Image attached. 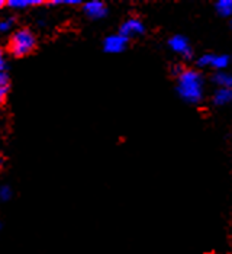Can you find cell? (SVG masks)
<instances>
[{
	"mask_svg": "<svg viewBox=\"0 0 232 254\" xmlns=\"http://www.w3.org/2000/svg\"><path fill=\"white\" fill-rule=\"evenodd\" d=\"M177 92L187 103H199L203 99V77L199 71L184 68L177 77Z\"/></svg>",
	"mask_w": 232,
	"mask_h": 254,
	"instance_id": "1",
	"label": "cell"
},
{
	"mask_svg": "<svg viewBox=\"0 0 232 254\" xmlns=\"http://www.w3.org/2000/svg\"><path fill=\"white\" fill-rule=\"evenodd\" d=\"M37 48V38L29 29H19L9 41L7 50L15 57H25Z\"/></svg>",
	"mask_w": 232,
	"mask_h": 254,
	"instance_id": "2",
	"label": "cell"
},
{
	"mask_svg": "<svg viewBox=\"0 0 232 254\" xmlns=\"http://www.w3.org/2000/svg\"><path fill=\"white\" fill-rule=\"evenodd\" d=\"M145 32V26L138 18H129L126 19L119 28V34L125 38H134V37H139Z\"/></svg>",
	"mask_w": 232,
	"mask_h": 254,
	"instance_id": "3",
	"label": "cell"
},
{
	"mask_svg": "<svg viewBox=\"0 0 232 254\" xmlns=\"http://www.w3.org/2000/svg\"><path fill=\"white\" fill-rule=\"evenodd\" d=\"M169 47L173 50L175 54H180L183 59H192L193 57V50L189 44V41L183 35H174L169 39Z\"/></svg>",
	"mask_w": 232,
	"mask_h": 254,
	"instance_id": "4",
	"label": "cell"
},
{
	"mask_svg": "<svg viewBox=\"0 0 232 254\" xmlns=\"http://www.w3.org/2000/svg\"><path fill=\"white\" fill-rule=\"evenodd\" d=\"M128 41L129 39L122 37L120 34H115V35H111L103 41V48L106 53H111V54H119L122 53L126 47H128Z\"/></svg>",
	"mask_w": 232,
	"mask_h": 254,
	"instance_id": "5",
	"label": "cell"
},
{
	"mask_svg": "<svg viewBox=\"0 0 232 254\" xmlns=\"http://www.w3.org/2000/svg\"><path fill=\"white\" fill-rule=\"evenodd\" d=\"M84 13L90 18V19H102L108 15V7L105 6V3L99 1V0H93V1H87L83 6Z\"/></svg>",
	"mask_w": 232,
	"mask_h": 254,
	"instance_id": "6",
	"label": "cell"
},
{
	"mask_svg": "<svg viewBox=\"0 0 232 254\" xmlns=\"http://www.w3.org/2000/svg\"><path fill=\"white\" fill-rule=\"evenodd\" d=\"M231 102L232 89H230V87H219L213 95V103L218 105V106H222V105H227V103H231Z\"/></svg>",
	"mask_w": 232,
	"mask_h": 254,
	"instance_id": "7",
	"label": "cell"
},
{
	"mask_svg": "<svg viewBox=\"0 0 232 254\" xmlns=\"http://www.w3.org/2000/svg\"><path fill=\"white\" fill-rule=\"evenodd\" d=\"M215 9H216L218 15H221L224 18H230V16H232V0H219V1H216Z\"/></svg>",
	"mask_w": 232,
	"mask_h": 254,
	"instance_id": "8",
	"label": "cell"
},
{
	"mask_svg": "<svg viewBox=\"0 0 232 254\" xmlns=\"http://www.w3.org/2000/svg\"><path fill=\"white\" fill-rule=\"evenodd\" d=\"M212 80L219 87H230L232 89V76L225 71H216Z\"/></svg>",
	"mask_w": 232,
	"mask_h": 254,
	"instance_id": "9",
	"label": "cell"
},
{
	"mask_svg": "<svg viewBox=\"0 0 232 254\" xmlns=\"http://www.w3.org/2000/svg\"><path fill=\"white\" fill-rule=\"evenodd\" d=\"M230 65V57L228 56H224V54H213L212 59V68L218 70V71H224L227 67Z\"/></svg>",
	"mask_w": 232,
	"mask_h": 254,
	"instance_id": "10",
	"label": "cell"
},
{
	"mask_svg": "<svg viewBox=\"0 0 232 254\" xmlns=\"http://www.w3.org/2000/svg\"><path fill=\"white\" fill-rule=\"evenodd\" d=\"M45 1L42 0H9L7 4L13 9H25L28 6H37V4H42Z\"/></svg>",
	"mask_w": 232,
	"mask_h": 254,
	"instance_id": "11",
	"label": "cell"
},
{
	"mask_svg": "<svg viewBox=\"0 0 232 254\" xmlns=\"http://www.w3.org/2000/svg\"><path fill=\"white\" fill-rule=\"evenodd\" d=\"M212 59L213 54H205V56H202L200 59H197L196 64H197L199 67H211V65H212Z\"/></svg>",
	"mask_w": 232,
	"mask_h": 254,
	"instance_id": "12",
	"label": "cell"
},
{
	"mask_svg": "<svg viewBox=\"0 0 232 254\" xmlns=\"http://www.w3.org/2000/svg\"><path fill=\"white\" fill-rule=\"evenodd\" d=\"M13 22H15V18H9V19L0 22V31H1V32H6V31H9V29L12 28Z\"/></svg>",
	"mask_w": 232,
	"mask_h": 254,
	"instance_id": "13",
	"label": "cell"
},
{
	"mask_svg": "<svg viewBox=\"0 0 232 254\" xmlns=\"http://www.w3.org/2000/svg\"><path fill=\"white\" fill-rule=\"evenodd\" d=\"M10 196H12V190H10V188H9V186H3V188L0 189V199L7 200Z\"/></svg>",
	"mask_w": 232,
	"mask_h": 254,
	"instance_id": "14",
	"label": "cell"
},
{
	"mask_svg": "<svg viewBox=\"0 0 232 254\" xmlns=\"http://www.w3.org/2000/svg\"><path fill=\"white\" fill-rule=\"evenodd\" d=\"M9 86V76L6 71H0V87Z\"/></svg>",
	"mask_w": 232,
	"mask_h": 254,
	"instance_id": "15",
	"label": "cell"
},
{
	"mask_svg": "<svg viewBox=\"0 0 232 254\" xmlns=\"http://www.w3.org/2000/svg\"><path fill=\"white\" fill-rule=\"evenodd\" d=\"M7 92H9V86L0 87V105H3V103H4L6 96H7Z\"/></svg>",
	"mask_w": 232,
	"mask_h": 254,
	"instance_id": "16",
	"label": "cell"
},
{
	"mask_svg": "<svg viewBox=\"0 0 232 254\" xmlns=\"http://www.w3.org/2000/svg\"><path fill=\"white\" fill-rule=\"evenodd\" d=\"M4 67H6V64H4V61L1 59L0 60V71H4Z\"/></svg>",
	"mask_w": 232,
	"mask_h": 254,
	"instance_id": "17",
	"label": "cell"
},
{
	"mask_svg": "<svg viewBox=\"0 0 232 254\" xmlns=\"http://www.w3.org/2000/svg\"><path fill=\"white\" fill-rule=\"evenodd\" d=\"M4 4H6V1H4V0H0V9H1V7H3Z\"/></svg>",
	"mask_w": 232,
	"mask_h": 254,
	"instance_id": "18",
	"label": "cell"
},
{
	"mask_svg": "<svg viewBox=\"0 0 232 254\" xmlns=\"http://www.w3.org/2000/svg\"><path fill=\"white\" fill-rule=\"evenodd\" d=\"M0 60H1V50H0Z\"/></svg>",
	"mask_w": 232,
	"mask_h": 254,
	"instance_id": "19",
	"label": "cell"
}]
</instances>
